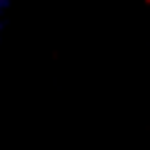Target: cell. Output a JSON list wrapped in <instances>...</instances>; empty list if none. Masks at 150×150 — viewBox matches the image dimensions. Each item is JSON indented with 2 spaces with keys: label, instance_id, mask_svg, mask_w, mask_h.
Wrapping results in <instances>:
<instances>
[{
  "label": "cell",
  "instance_id": "1",
  "mask_svg": "<svg viewBox=\"0 0 150 150\" xmlns=\"http://www.w3.org/2000/svg\"><path fill=\"white\" fill-rule=\"evenodd\" d=\"M9 2H11V0H0V33H2V13L7 11Z\"/></svg>",
  "mask_w": 150,
  "mask_h": 150
}]
</instances>
